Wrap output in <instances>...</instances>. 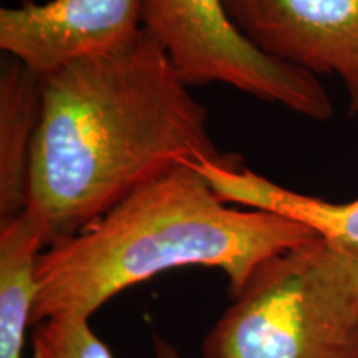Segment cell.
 Returning a JSON list of instances; mask_svg holds the SVG:
<instances>
[{
    "label": "cell",
    "mask_w": 358,
    "mask_h": 358,
    "mask_svg": "<svg viewBox=\"0 0 358 358\" xmlns=\"http://www.w3.org/2000/svg\"><path fill=\"white\" fill-rule=\"evenodd\" d=\"M189 88L146 29L42 78L27 209L45 248L181 163L239 159L214 146L208 110Z\"/></svg>",
    "instance_id": "obj_1"
},
{
    "label": "cell",
    "mask_w": 358,
    "mask_h": 358,
    "mask_svg": "<svg viewBox=\"0 0 358 358\" xmlns=\"http://www.w3.org/2000/svg\"><path fill=\"white\" fill-rule=\"evenodd\" d=\"M313 236L289 217L226 203L186 161L40 252L32 325L90 319L116 294L176 267L221 268L234 295L259 264Z\"/></svg>",
    "instance_id": "obj_2"
},
{
    "label": "cell",
    "mask_w": 358,
    "mask_h": 358,
    "mask_svg": "<svg viewBox=\"0 0 358 358\" xmlns=\"http://www.w3.org/2000/svg\"><path fill=\"white\" fill-rule=\"evenodd\" d=\"M203 358H358V262L320 236L266 259L209 330Z\"/></svg>",
    "instance_id": "obj_3"
},
{
    "label": "cell",
    "mask_w": 358,
    "mask_h": 358,
    "mask_svg": "<svg viewBox=\"0 0 358 358\" xmlns=\"http://www.w3.org/2000/svg\"><path fill=\"white\" fill-rule=\"evenodd\" d=\"M143 29L158 40L189 87L229 85L312 122L334 116L320 80L254 47L224 0H145Z\"/></svg>",
    "instance_id": "obj_4"
},
{
    "label": "cell",
    "mask_w": 358,
    "mask_h": 358,
    "mask_svg": "<svg viewBox=\"0 0 358 358\" xmlns=\"http://www.w3.org/2000/svg\"><path fill=\"white\" fill-rule=\"evenodd\" d=\"M231 19L266 55L343 83L358 116V0H224Z\"/></svg>",
    "instance_id": "obj_5"
},
{
    "label": "cell",
    "mask_w": 358,
    "mask_h": 358,
    "mask_svg": "<svg viewBox=\"0 0 358 358\" xmlns=\"http://www.w3.org/2000/svg\"><path fill=\"white\" fill-rule=\"evenodd\" d=\"M145 0H25L0 10V48L40 78L122 47L143 29Z\"/></svg>",
    "instance_id": "obj_6"
},
{
    "label": "cell",
    "mask_w": 358,
    "mask_h": 358,
    "mask_svg": "<svg viewBox=\"0 0 358 358\" xmlns=\"http://www.w3.org/2000/svg\"><path fill=\"white\" fill-rule=\"evenodd\" d=\"M191 163L226 203L301 222L358 262V199L332 203L292 191L243 166L239 159L229 163L199 159Z\"/></svg>",
    "instance_id": "obj_7"
},
{
    "label": "cell",
    "mask_w": 358,
    "mask_h": 358,
    "mask_svg": "<svg viewBox=\"0 0 358 358\" xmlns=\"http://www.w3.org/2000/svg\"><path fill=\"white\" fill-rule=\"evenodd\" d=\"M42 78L8 58L0 71V217L27 208L30 161L42 118Z\"/></svg>",
    "instance_id": "obj_8"
},
{
    "label": "cell",
    "mask_w": 358,
    "mask_h": 358,
    "mask_svg": "<svg viewBox=\"0 0 358 358\" xmlns=\"http://www.w3.org/2000/svg\"><path fill=\"white\" fill-rule=\"evenodd\" d=\"M45 249L42 224L29 209L0 227V358H24L25 330L37 299V259Z\"/></svg>",
    "instance_id": "obj_9"
},
{
    "label": "cell",
    "mask_w": 358,
    "mask_h": 358,
    "mask_svg": "<svg viewBox=\"0 0 358 358\" xmlns=\"http://www.w3.org/2000/svg\"><path fill=\"white\" fill-rule=\"evenodd\" d=\"M34 358H111V355L90 327V319L58 315L35 327Z\"/></svg>",
    "instance_id": "obj_10"
},
{
    "label": "cell",
    "mask_w": 358,
    "mask_h": 358,
    "mask_svg": "<svg viewBox=\"0 0 358 358\" xmlns=\"http://www.w3.org/2000/svg\"><path fill=\"white\" fill-rule=\"evenodd\" d=\"M158 358H179V357L176 355V352H174L171 347L166 345V343L159 342L158 343Z\"/></svg>",
    "instance_id": "obj_11"
}]
</instances>
